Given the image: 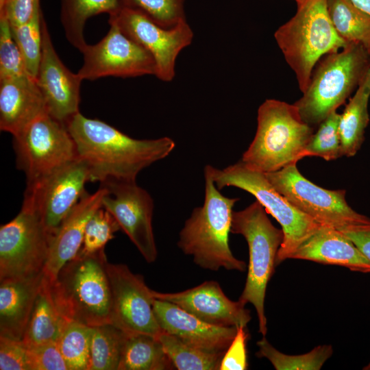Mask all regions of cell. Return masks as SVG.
<instances>
[{
    "label": "cell",
    "mask_w": 370,
    "mask_h": 370,
    "mask_svg": "<svg viewBox=\"0 0 370 370\" xmlns=\"http://www.w3.org/2000/svg\"><path fill=\"white\" fill-rule=\"evenodd\" d=\"M66 125L78 157L88 166L90 182L136 181L143 169L167 157L175 147L174 140L167 136L133 138L80 112Z\"/></svg>",
    "instance_id": "cell-1"
},
{
    "label": "cell",
    "mask_w": 370,
    "mask_h": 370,
    "mask_svg": "<svg viewBox=\"0 0 370 370\" xmlns=\"http://www.w3.org/2000/svg\"><path fill=\"white\" fill-rule=\"evenodd\" d=\"M204 204L195 208L179 234L178 247L204 269L243 271L244 261L237 259L229 245L232 208L238 198L223 195L204 170Z\"/></svg>",
    "instance_id": "cell-2"
},
{
    "label": "cell",
    "mask_w": 370,
    "mask_h": 370,
    "mask_svg": "<svg viewBox=\"0 0 370 370\" xmlns=\"http://www.w3.org/2000/svg\"><path fill=\"white\" fill-rule=\"evenodd\" d=\"M370 70V52L350 42L316 64L302 96L294 103L302 119L314 127L344 104Z\"/></svg>",
    "instance_id": "cell-3"
},
{
    "label": "cell",
    "mask_w": 370,
    "mask_h": 370,
    "mask_svg": "<svg viewBox=\"0 0 370 370\" xmlns=\"http://www.w3.org/2000/svg\"><path fill=\"white\" fill-rule=\"evenodd\" d=\"M104 249L78 254L51 282L53 297L69 321L94 327L111 323V288Z\"/></svg>",
    "instance_id": "cell-4"
},
{
    "label": "cell",
    "mask_w": 370,
    "mask_h": 370,
    "mask_svg": "<svg viewBox=\"0 0 370 370\" xmlns=\"http://www.w3.org/2000/svg\"><path fill=\"white\" fill-rule=\"evenodd\" d=\"M314 133L293 104L266 99L258 108L257 130L241 161L264 173L297 163Z\"/></svg>",
    "instance_id": "cell-5"
},
{
    "label": "cell",
    "mask_w": 370,
    "mask_h": 370,
    "mask_svg": "<svg viewBox=\"0 0 370 370\" xmlns=\"http://www.w3.org/2000/svg\"><path fill=\"white\" fill-rule=\"evenodd\" d=\"M274 38L303 92L318 62L347 43L336 32L326 0H305L296 13L278 28Z\"/></svg>",
    "instance_id": "cell-6"
},
{
    "label": "cell",
    "mask_w": 370,
    "mask_h": 370,
    "mask_svg": "<svg viewBox=\"0 0 370 370\" xmlns=\"http://www.w3.org/2000/svg\"><path fill=\"white\" fill-rule=\"evenodd\" d=\"M262 205L255 201L240 211H233L231 232L242 235L249 247V264L244 289L238 300L251 304L258 319L259 332H267L264 298L272 276L278 250L283 242L282 229L275 227Z\"/></svg>",
    "instance_id": "cell-7"
},
{
    "label": "cell",
    "mask_w": 370,
    "mask_h": 370,
    "mask_svg": "<svg viewBox=\"0 0 370 370\" xmlns=\"http://www.w3.org/2000/svg\"><path fill=\"white\" fill-rule=\"evenodd\" d=\"M204 170L218 189L234 186L253 195L280 224L284 239L277 254L276 265L290 258L321 225L292 205L273 186L265 173L250 168L241 160L223 169L206 165Z\"/></svg>",
    "instance_id": "cell-8"
},
{
    "label": "cell",
    "mask_w": 370,
    "mask_h": 370,
    "mask_svg": "<svg viewBox=\"0 0 370 370\" xmlns=\"http://www.w3.org/2000/svg\"><path fill=\"white\" fill-rule=\"evenodd\" d=\"M265 175L292 205L320 225L341 232L370 229V218L348 205L345 190H328L317 186L301 175L297 163Z\"/></svg>",
    "instance_id": "cell-9"
},
{
    "label": "cell",
    "mask_w": 370,
    "mask_h": 370,
    "mask_svg": "<svg viewBox=\"0 0 370 370\" xmlns=\"http://www.w3.org/2000/svg\"><path fill=\"white\" fill-rule=\"evenodd\" d=\"M17 168L27 183L34 182L78 158L65 123L45 113L13 136Z\"/></svg>",
    "instance_id": "cell-10"
},
{
    "label": "cell",
    "mask_w": 370,
    "mask_h": 370,
    "mask_svg": "<svg viewBox=\"0 0 370 370\" xmlns=\"http://www.w3.org/2000/svg\"><path fill=\"white\" fill-rule=\"evenodd\" d=\"M53 235L40 215L23 204L18 214L0 227V282L42 272Z\"/></svg>",
    "instance_id": "cell-11"
},
{
    "label": "cell",
    "mask_w": 370,
    "mask_h": 370,
    "mask_svg": "<svg viewBox=\"0 0 370 370\" xmlns=\"http://www.w3.org/2000/svg\"><path fill=\"white\" fill-rule=\"evenodd\" d=\"M86 162L79 157L47 175L27 183L23 204L36 210L54 234L64 219L87 193Z\"/></svg>",
    "instance_id": "cell-12"
},
{
    "label": "cell",
    "mask_w": 370,
    "mask_h": 370,
    "mask_svg": "<svg viewBox=\"0 0 370 370\" xmlns=\"http://www.w3.org/2000/svg\"><path fill=\"white\" fill-rule=\"evenodd\" d=\"M108 23L117 26L151 55L156 67L155 76L166 82L174 79L177 58L193 39V32L186 21L166 29L127 7L110 16Z\"/></svg>",
    "instance_id": "cell-13"
},
{
    "label": "cell",
    "mask_w": 370,
    "mask_h": 370,
    "mask_svg": "<svg viewBox=\"0 0 370 370\" xmlns=\"http://www.w3.org/2000/svg\"><path fill=\"white\" fill-rule=\"evenodd\" d=\"M109 25L108 32L99 42L87 44L81 52L84 62L77 73L82 79L156 75V63L151 55L117 26Z\"/></svg>",
    "instance_id": "cell-14"
},
{
    "label": "cell",
    "mask_w": 370,
    "mask_h": 370,
    "mask_svg": "<svg viewBox=\"0 0 370 370\" xmlns=\"http://www.w3.org/2000/svg\"><path fill=\"white\" fill-rule=\"evenodd\" d=\"M107 190L102 207L116 219L148 263L158 256L152 227L153 201L136 181L109 180L101 183Z\"/></svg>",
    "instance_id": "cell-15"
},
{
    "label": "cell",
    "mask_w": 370,
    "mask_h": 370,
    "mask_svg": "<svg viewBox=\"0 0 370 370\" xmlns=\"http://www.w3.org/2000/svg\"><path fill=\"white\" fill-rule=\"evenodd\" d=\"M111 288V323L127 333L156 337L163 332L155 316L152 290L123 264H107Z\"/></svg>",
    "instance_id": "cell-16"
},
{
    "label": "cell",
    "mask_w": 370,
    "mask_h": 370,
    "mask_svg": "<svg viewBox=\"0 0 370 370\" xmlns=\"http://www.w3.org/2000/svg\"><path fill=\"white\" fill-rule=\"evenodd\" d=\"M42 52L36 80L45 98L49 114L66 123L79 112L82 78L61 61L53 47L43 18Z\"/></svg>",
    "instance_id": "cell-17"
},
{
    "label": "cell",
    "mask_w": 370,
    "mask_h": 370,
    "mask_svg": "<svg viewBox=\"0 0 370 370\" xmlns=\"http://www.w3.org/2000/svg\"><path fill=\"white\" fill-rule=\"evenodd\" d=\"M154 298L174 304L212 325L221 327H246L251 319L249 310L239 300L230 299L219 284L205 281L193 288L177 293L152 290Z\"/></svg>",
    "instance_id": "cell-18"
},
{
    "label": "cell",
    "mask_w": 370,
    "mask_h": 370,
    "mask_svg": "<svg viewBox=\"0 0 370 370\" xmlns=\"http://www.w3.org/2000/svg\"><path fill=\"white\" fill-rule=\"evenodd\" d=\"M153 308L163 332L205 352L225 353L237 332V327L210 324L169 301L155 298Z\"/></svg>",
    "instance_id": "cell-19"
},
{
    "label": "cell",
    "mask_w": 370,
    "mask_h": 370,
    "mask_svg": "<svg viewBox=\"0 0 370 370\" xmlns=\"http://www.w3.org/2000/svg\"><path fill=\"white\" fill-rule=\"evenodd\" d=\"M107 190L103 186L94 193L85 194L58 226L51 238L43 273L53 282L61 269L79 253L86 224L93 214L102 207Z\"/></svg>",
    "instance_id": "cell-20"
},
{
    "label": "cell",
    "mask_w": 370,
    "mask_h": 370,
    "mask_svg": "<svg viewBox=\"0 0 370 370\" xmlns=\"http://www.w3.org/2000/svg\"><path fill=\"white\" fill-rule=\"evenodd\" d=\"M47 112L45 98L35 78L24 74L0 79L1 131L15 136Z\"/></svg>",
    "instance_id": "cell-21"
},
{
    "label": "cell",
    "mask_w": 370,
    "mask_h": 370,
    "mask_svg": "<svg viewBox=\"0 0 370 370\" xmlns=\"http://www.w3.org/2000/svg\"><path fill=\"white\" fill-rule=\"evenodd\" d=\"M290 258L347 267L353 271L370 273V261L343 232L328 225L305 241Z\"/></svg>",
    "instance_id": "cell-22"
},
{
    "label": "cell",
    "mask_w": 370,
    "mask_h": 370,
    "mask_svg": "<svg viewBox=\"0 0 370 370\" xmlns=\"http://www.w3.org/2000/svg\"><path fill=\"white\" fill-rule=\"evenodd\" d=\"M43 278L42 271L0 282V336L22 340Z\"/></svg>",
    "instance_id": "cell-23"
},
{
    "label": "cell",
    "mask_w": 370,
    "mask_h": 370,
    "mask_svg": "<svg viewBox=\"0 0 370 370\" xmlns=\"http://www.w3.org/2000/svg\"><path fill=\"white\" fill-rule=\"evenodd\" d=\"M69 321L56 303L51 282L44 275L22 341L27 346L57 343Z\"/></svg>",
    "instance_id": "cell-24"
},
{
    "label": "cell",
    "mask_w": 370,
    "mask_h": 370,
    "mask_svg": "<svg viewBox=\"0 0 370 370\" xmlns=\"http://www.w3.org/2000/svg\"><path fill=\"white\" fill-rule=\"evenodd\" d=\"M370 70L341 114L339 133L343 156L352 157L360 149L369 122Z\"/></svg>",
    "instance_id": "cell-25"
},
{
    "label": "cell",
    "mask_w": 370,
    "mask_h": 370,
    "mask_svg": "<svg viewBox=\"0 0 370 370\" xmlns=\"http://www.w3.org/2000/svg\"><path fill=\"white\" fill-rule=\"evenodd\" d=\"M123 7V0H62L60 18L66 39L82 52L87 45L84 36L87 20L101 13L114 15Z\"/></svg>",
    "instance_id": "cell-26"
},
{
    "label": "cell",
    "mask_w": 370,
    "mask_h": 370,
    "mask_svg": "<svg viewBox=\"0 0 370 370\" xmlns=\"http://www.w3.org/2000/svg\"><path fill=\"white\" fill-rule=\"evenodd\" d=\"M175 369L158 339L149 334L130 333L126 338L119 370Z\"/></svg>",
    "instance_id": "cell-27"
},
{
    "label": "cell",
    "mask_w": 370,
    "mask_h": 370,
    "mask_svg": "<svg viewBox=\"0 0 370 370\" xmlns=\"http://www.w3.org/2000/svg\"><path fill=\"white\" fill-rule=\"evenodd\" d=\"M332 23L347 43L361 44L370 52V16L351 0H326Z\"/></svg>",
    "instance_id": "cell-28"
},
{
    "label": "cell",
    "mask_w": 370,
    "mask_h": 370,
    "mask_svg": "<svg viewBox=\"0 0 370 370\" xmlns=\"http://www.w3.org/2000/svg\"><path fill=\"white\" fill-rule=\"evenodd\" d=\"M129 334L112 323L92 327L88 370H119Z\"/></svg>",
    "instance_id": "cell-29"
},
{
    "label": "cell",
    "mask_w": 370,
    "mask_h": 370,
    "mask_svg": "<svg viewBox=\"0 0 370 370\" xmlns=\"http://www.w3.org/2000/svg\"><path fill=\"white\" fill-rule=\"evenodd\" d=\"M158 339L176 369H219L224 353H211L199 349L164 332L159 335Z\"/></svg>",
    "instance_id": "cell-30"
},
{
    "label": "cell",
    "mask_w": 370,
    "mask_h": 370,
    "mask_svg": "<svg viewBox=\"0 0 370 370\" xmlns=\"http://www.w3.org/2000/svg\"><path fill=\"white\" fill-rule=\"evenodd\" d=\"M40 0H37L31 18L25 23L10 27L12 36L22 54L27 73L36 78L42 52V21Z\"/></svg>",
    "instance_id": "cell-31"
},
{
    "label": "cell",
    "mask_w": 370,
    "mask_h": 370,
    "mask_svg": "<svg viewBox=\"0 0 370 370\" xmlns=\"http://www.w3.org/2000/svg\"><path fill=\"white\" fill-rule=\"evenodd\" d=\"M256 356L266 358L277 370H319L333 353L330 345H319L308 353L301 355H287L275 347L263 336L257 342Z\"/></svg>",
    "instance_id": "cell-32"
},
{
    "label": "cell",
    "mask_w": 370,
    "mask_h": 370,
    "mask_svg": "<svg viewBox=\"0 0 370 370\" xmlns=\"http://www.w3.org/2000/svg\"><path fill=\"white\" fill-rule=\"evenodd\" d=\"M92 327L70 321L57 344L69 370H88Z\"/></svg>",
    "instance_id": "cell-33"
},
{
    "label": "cell",
    "mask_w": 370,
    "mask_h": 370,
    "mask_svg": "<svg viewBox=\"0 0 370 370\" xmlns=\"http://www.w3.org/2000/svg\"><path fill=\"white\" fill-rule=\"evenodd\" d=\"M341 114L337 111L331 113L318 126L303 152V158L318 156L329 161L341 156V144L339 133Z\"/></svg>",
    "instance_id": "cell-34"
},
{
    "label": "cell",
    "mask_w": 370,
    "mask_h": 370,
    "mask_svg": "<svg viewBox=\"0 0 370 370\" xmlns=\"http://www.w3.org/2000/svg\"><path fill=\"white\" fill-rule=\"evenodd\" d=\"M123 4L124 7L143 13L166 29L186 21L184 0H123Z\"/></svg>",
    "instance_id": "cell-35"
},
{
    "label": "cell",
    "mask_w": 370,
    "mask_h": 370,
    "mask_svg": "<svg viewBox=\"0 0 370 370\" xmlns=\"http://www.w3.org/2000/svg\"><path fill=\"white\" fill-rule=\"evenodd\" d=\"M121 230L113 216L104 208H99L88 221L82 247L78 254H91L104 249Z\"/></svg>",
    "instance_id": "cell-36"
},
{
    "label": "cell",
    "mask_w": 370,
    "mask_h": 370,
    "mask_svg": "<svg viewBox=\"0 0 370 370\" xmlns=\"http://www.w3.org/2000/svg\"><path fill=\"white\" fill-rule=\"evenodd\" d=\"M28 74L10 23L0 14V79Z\"/></svg>",
    "instance_id": "cell-37"
},
{
    "label": "cell",
    "mask_w": 370,
    "mask_h": 370,
    "mask_svg": "<svg viewBox=\"0 0 370 370\" xmlns=\"http://www.w3.org/2000/svg\"><path fill=\"white\" fill-rule=\"evenodd\" d=\"M0 369L32 370L28 349L22 340L0 336Z\"/></svg>",
    "instance_id": "cell-38"
},
{
    "label": "cell",
    "mask_w": 370,
    "mask_h": 370,
    "mask_svg": "<svg viewBox=\"0 0 370 370\" xmlns=\"http://www.w3.org/2000/svg\"><path fill=\"white\" fill-rule=\"evenodd\" d=\"M26 346L32 370H69L57 343Z\"/></svg>",
    "instance_id": "cell-39"
},
{
    "label": "cell",
    "mask_w": 370,
    "mask_h": 370,
    "mask_svg": "<svg viewBox=\"0 0 370 370\" xmlns=\"http://www.w3.org/2000/svg\"><path fill=\"white\" fill-rule=\"evenodd\" d=\"M246 327H238L236 334L224 353L220 370H245L247 369L246 343L249 334Z\"/></svg>",
    "instance_id": "cell-40"
},
{
    "label": "cell",
    "mask_w": 370,
    "mask_h": 370,
    "mask_svg": "<svg viewBox=\"0 0 370 370\" xmlns=\"http://www.w3.org/2000/svg\"><path fill=\"white\" fill-rule=\"evenodd\" d=\"M37 0H0V14L8 19L10 27L19 26L32 16Z\"/></svg>",
    "instance_id": "cell-41"
},
{
    "label": "cell",
    "mask_w": 370,
    "mask_h": 370,
    "mask_svg": "<svg viewBox=\"0 0 370 370\" xmlns=\"http://www.w3.org/2000/svg\"><path fill=\"white\" fill-rule=\"evenodd\" d=\"M370 261V229L343 232Z\"/></svg>",
    "instance_id": "cell-42"
},
{
    "label": "cell",
    "mask_w": 370,
    "mask_h": 370,
    "mask_svg": "<svg viewBox=\"0 0 370 370\" xmlns=\"http://www.w3.org/2000/svg\"><path fill=\"white\" fill-rule=\"evenodd\" d=\"M360 10L370 16V0H351Z\"/></svg>",
    "instance_id": "cell-43"
},
{
    "label": "cell",
    "mask_w": 370,
    "mask_h": 370,
    "mask_svg": "<svg viewBox=\"0 0 370 370\" xmlns=\"http://www.w3.org/2000/svg\"><path fill=\"white\" fill-rule=\"evenodd\" d=\"M292 1H295V3H297V5H299L301 3H303L305 0H292Z\"/></svg>",
    "instance_id": "cell-44"
},
{
    "label": "cell",
    "mask_w": 370,
    "mask_h": 370,
    "mask_svg": "<svg viewBox=\"0 0 370 370\" xmlns=\"http://www.w3.org/2000/svg\"><path fill=\"white\" fill-rule=\"evenodd\" d=\"M364 369L370 370V362L365 368H364Z\"/></svg>",
    "instance_id": "cell-45"
}]
</instances>
